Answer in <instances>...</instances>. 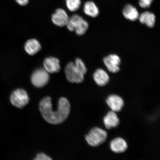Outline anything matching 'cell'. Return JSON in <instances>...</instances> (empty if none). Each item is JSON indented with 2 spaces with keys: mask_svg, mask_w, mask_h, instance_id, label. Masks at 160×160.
<instances>
[{
  "mask_svg": "<svg viewBox=\"0 0 160 160\" xmlns=\"http://www.w3.org/2000/svg\"><path fill=\"white\" fill-rule=\"evenodd\" d=\"M94 81L100 87H104L109 83V76L107 72L102 69L96 70L93 75Z\"/></svg>",
  "mask_w": 160,
  "mask_h": 160,
  "instance_id": "12",
  "label": "cell"
},
{
  "mask_svg": "<svg viewBox=\"0 0 160 160\" xmlns=\"http://www.w3.org/2000/svg\"><path fill=\"white\" fill-rule=\"evenodd\" d=\"M66 4L68 9L74 12L79 9L81 1V0H66Z\"/></svg>",
  "mask_w": 160,
  "mask_h": 160,
  "instance_id": "18",
  "label": "cell"
},
{
  "mask_svg": "<svg viewBox=\"0 0 160 160\" xmlns=\"http://www.w3.org/2000/svg\"><path fill=\"white\" fill-rule=\"evenodd\" d=\"M88 27V23L84 19L79 25L76 28L75 31L78 35L80 36L83 35L86 32Z\"/></svg>",
  "mask_w": 160,
  "mask_h": 160,
  "instance_id": "19",
  "label": "cell"
},
{
  "mask_svg": "<svg viewBox=\"0 0 160 160\" xmlns=\"http://www.w3.org/2000/svg\"><path fill=\"white\" fill-rule=\"evenodd\" d=\"M83 19V18L79 15H73L69 18L66 26L69 31H75L76 28L79 26Z\"/></svg>",
  "mask_w": 160,
  "mask_h": 160,
  "instance_id": "17",
  "label": "cell"
},
{
  "mask_svg": "<svg viewBox=\"0 0 160 160\" xmlns=\"http://www.w3.org/2000/svg\"><path fill=\"white\" fill-rule=\"evenodd\" d=\"M83 11L86 15L92 18L98 17L99 11L96 4L92 1L86 2L84 5Z\"/></svg>",
  "mask_w": 160,
  "mask_h": 160,
  "instance_id": "16",
  "label": "cell"
},
{
  "mask_svg": "<svg viewBox=\"0 0 160 160\" xmlns=\"http://www.w3.org/2000/svg\"><path fill=\"white\" fill-rule=\"evenodd\" d=\"M43 67V68L50 73H57L61 69L59 59L53 57L47 58L45 59Z\"/></svg>",
  "mask_w": 160,
  "mask_h": 160,
  "instance_id": "11",
  "label": "cell"
},
{
  "mask_svg": "<svg viewBox=\"0 0 160 160\" xmlns=\"http://www.w3.org/2000/svg\"><path fill=\"white\" fill-rule=\"evenodd\" d=\"M138 19L140 22L145 25L148 27L152 28L155 26L156 22L155 16L151 12H143L139 15Z\"/></svg>",
  "mask_w": 160,
  "mask_h": 160,
  "instance_id": "14",
  "label": "cell"
},
{
  "mask_svg": "<svg viewBox=\"0 0 160 160\" xmlns=\"http://www.w3.org/2000/svg\"><path fill=\"white\" fill-rule=\"evenodd\" d=\"M15 1L20 5L25 6L29 3V0H15Z\"/></svg>",
  "mask_w": 160,
  "mask_h": 160,
  "instance_id": "22",
  "label": "cell"
},
{
  "mask_svg": "<svg viewBox=\"0 0 160 160\" xmlns=\"http://www.w3.org/2000/svg\"><path fill=\"white\" fill-rule=\"evenodd\" d=\"M35 160H50L52 159L51 158L43 153L38 154L37 157L34 159Z\"/></svg>",
  "mask_w": 160,
  "mask_h": 160,
  "instance_id": "21",
  "label": "cell"
},
{
  "mask_svg": "<svg viewBox=\"0 0 160 160\" xmlns=\"http://www.w3.org/2000/svg\"><path fill=\"white\" fill-rule=\"evenodd\" d=\"M139 5L142 8L146 9L151 6L153 0H139Z\"/></svg>",
  "mask_w": 160,
  "mask_h": 160,
  "instance_id": "20",
  "label": "cell"
},
{
  "mask_svg": "<svg viewBox=\"0 0 160 160\" xmlns=\"http://www.w3.org/2000/svg\"><path fill=\"white\" fill-rule=\"evenodd\" d=\"M107 132L101 128L95 127L91 129L86 135L85 138L88 144L92 147H97L107 141Z\"/></svg>",
  "mask_w": 160,
  "mask_h": 160,
  "instance_id": "3",
  "label": "cell"
},
{
  "mask_svg": "<svg viewBox=\"0 0 160 160\" xmlns=\"http://www.w3.org/2000/svg\"><path fill=\"white\" fill-rule=\"evenodd\" d=\"M122 13L126 19L132 21L138 19L139 13L136 8L131 4H127L124 7Z\"/></svg>",
  "mask_w": 160,
  "mask_h": 160,
  "instance_id": "13",
  "label": "cell"
},
{
  "mask_svg": "<svg viewBox=\"0 0 160 160\" xmlns=\"http://www.w3.org/2000/svg\"><path fill=\"white\" fill-rule=\"evenodd\" d=\"M58 109H52L51 98L46 97L39 103L40 111L45 121L52 124H58L63 122L69 114L71 106L66 98L62 97L59 100Z\"/></svg>",
  "mask_w": 160,
  "mask_h": 160,
  "instance_id": "1",
  "label": "cell"
},
{
  "mask_svg": "<svg viewBox=\"0 0 160 160\" xmlns=\"http://www.w3.org/2000/svg\"><path fill=\"white\" fill-rule=\"evenodd\" d=\"M10 101L13 106L19 108H22L28 103L29 98L25 90L18 89L12 92L10 97Z\"/></svg>",
  "mask_w": 160,
  "mask_h": 160,
  "instance_id": "4",
  "label": "cell"
},
{
  "mask_svg": "<svg viewBox=\"0 0 160 160\" xmlns=\"http://www.w3.org/2000/svg\"><path fill=\"white\" fill-rule=\"evenodd\" d=\"M49 73L44 68L36 70L32 74L31 81L35 87L42 88L44 87L49 82Z\"/></svg>",
  "mask_w": 160,
  "mask_h": 160,
  "instance_id": "5",
  "label": "cell"
},
{
  "mask_svg": "<svg viewBox=\"0 0 160 160\" xmlns=\"http://www.w3.org/2000/svg\"><path fill=\"white\" fill-rule=\"evenodd\" d=\"M103 62L108 70L112 73L118 72L120 69L121 59L118 56L111 54L104 58Z\"/></svg>",
  "mask_w": 160,
  "mask_h": 160,
  "instance_id": "7",
  "label": "cell"
},
{
  "mask_svg": "<svg viewBox=\"0 0 160 160\" xmlns=\"http://www.w3.org/2000/svg\"><path fill=\"white\" fill-rule=\"evenodd\" d=\"M103 125L108 130L115 128L118 126L120 120L117 113L112 111L108 112L103 119Z\"/></svg>",
  "mask_w": 160,
  "mask_h": 160,
  "instance_id": "9",
  "label": "cell"
},
{
  "mask_svg": "<svg viewBox=\"0 0 160 160\" xmlns=\"http://www.w3.org/2000/svg\"><path fill=\"white\" fill-rule=\"evenodd\" d=\"M106 102L111 111L116 113L121 112L125 105V102L121 96L116 94H111L108 96Z\"/></svg>",
  "mask_w": 160,
  "mask_h": 160,
  "instance_id": "6",
  "label": "cell"
},
{
  "mask_svg": "<svg viewBox=\"0 0 160 160\" xmlns=\"http://www.w3.org/2000/svg\"><path fill=\"white\" fill-rule=\"evenodd\" d=\"M69 18L64 10L59 8L56 10L55 13L52 16L53 23L59 27L66 26Z\"/></svg>",
  "mask_w": 160,
  "mask_h": 160,
  "instance_id": "10",
  "label": "cell"
},
{
  "mask_svg": "<svg viewBox=\"0 0 160 160\" xmlns=\"http://www.w3.org/2000/svg\"><path fill=\"white\" fill-rule=\"evenodd\" d=\"M109 145L111 151L117 154L124 153L128 147L127 142L121 137L115 138L112 139Z\"/></svg>",
  "mask_w": 160,
  "mask_h": 160,
  "instance_id": "8",
  "label": "cell"
},
{
  "mask_svg": "<svg viewBox=\"0 0 160 160\" xmlns=\"http://www.w3.org/2000/svg\"><path fill=\"white\" fill-rule=\"evenodd\" d=\"M41 49V46L39 42L34 39L28 40L25 44V51L30 55L36 54Z\"/></svg>",
  "mask_w": 160,
  "mask_h": 160,
  "instance_id": "15",
  "label": "cell"
},
{
  "mask_svg": "<svg viewBox=\"0 0 160 160\" xmlns=\"http://www.w3.org/2000/svg\"><path fill=\"white\" fill-rule=\"evenodd\" d=\"M87 71L83 62L78 58L75 62H70L66 66L65 72L67 79L70 82L80 83L84 80V76Z\"/></svg>",
  "mask_w": 160,
  "mask_h": 160,
  "instance_id": "2",
  "label": "cell"
}]
</instances>
